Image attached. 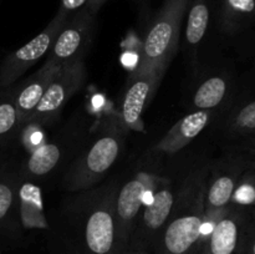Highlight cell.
<instances>
[{"label": "cell", "instance_id": "1", "mask_svg": "<svg viewBox=\"0 0 255 254\" xmlns=\"http://www.w3.org/2000/svg\"><path fill=\"white\" fill-rule=\"evenodd\" d=\"M122 174L67 193L47 216L46 241L55 254H120L115 199Z\"/></svg>", "mask_w": 255, "mask_h": 254}, {"label": "cell", "instance_id": "2", "mask_svg": "<svg viewBox=\"0 0 255 254\" xmlns=\"http://www.w3.org/2000/svg\"><path fill=\"white\" fill-rule=\"evenodd\" d=\"M89 115L77 111L31 152L19 157L22 181L44 184L64 172L91 138Z\"/></svg>", "mask_w": 255, "mask_h": 254}, {"label": "cell", "instance_id": "3", "mask_svg": "<svg viewBox=\"0 0 255 254\" xmlns=\"http://www.w3.org/2000/svg\"><path fill=\"white\" fill-rule=\"evenodd\" d=\"M125 147L126 128L122 122H111L102 127L60 174V189L72 193L96 187L116 166Z\"/></svg>", "mask_w": 255, "mask_h": 254}, {"label": "cell", "instance_id": "4", "mask_svg": "<svg viewBox=\"0 0 255 254\" xmlns=\"http://www.w3.org/2000/svg\"><path fill=\"white\" fill-rule=\"evenodd\" d=\"M208 163L199 162L181 201L154 241L151 254H193L202 237Z\"/></svg>", "mask_w": 255, "mask_h": 254}, {"label": "cell", "instance_id": "5", "mask_svg": "<svg viewBox=\"0 0 255 254\" xmlns=\"http://www.w3.org/2000/svg\"><path fill=\"white\" fill-rule=\"evenodd\" d=\"M201 161L166 176H154L153 186L148 192L149 198L146 196L127 249L151 253L154 241L181 201L193 177L194 169Z\"/></svg>", "mask_w": 255, "mask_h": 254}, {"label": "cell", "instance_id": "6", "mask_svg": "<svg viewBox=\"0 0 255 254\" xmlns=\"http://www.w3.org/2000/svg\"><path fill=\"white\" fill-rule=\"evenodd\" d=\"M213 117V111H188L159 141L141 154L136 167L152 176H166L196 163L202 158L187 162L183 153L202 136Z\"/></svg>", "mask_w": 255, "mask_h": 254}, {"label": "cell", "instance_id": "7", "mask_svg": "<svg viewBox=\"0 0 255 254\" xmlns=\"http://www.w3.org/2000/svg\"><path fill=\"white\" fill-rule=\"evenodd\" d=\"M189 0H164L144 35L137 69H168L178 50Z\"/></svg>", "mask_w": 255, "mask_h": 254}, {"label": "cell", "instance_id": "8", "mask_svg": "<svg viewBox=\"0 0 255 254\" xmlns=\"http://www.w3.org/2000/svg\"><path fill=\"white\" fill-rule=\"evenodd\" d=\"M19 156L12 153L0 169V254L26 247L19 213Z\"/></svg>", "mask_w": 255, "mask_h": 254}, {"label": "cell", "instance_id": "9", "mask_svg": "<svg viewBox=\"0 0 255 254\" xmlns=\"http://www.w3.org/2000/svg\"><path fill=\"white\" fill-rule=\"evenodd\" d=\"M86 76L85 60L60 67L26 125L46 128L56 124L67 102L84 87Z\"/></svg>", "mask_w": 255, "mask_h": 254}, {"label": "cell", "instance_id": "10", "mask_svg": "<svg viewBox=\"0 0 255 254\" xmlns=\"http://www.w3.org/2000/svg\"><path fill=\"white\" fill-rule=\"evenodd\" d=\"M97 14L82 10L67 17L55 39L45 64L61 67L85 60L96 31Z\"/></svg>", "mask_w": 255, "mask_h": 254}, {"label": "cell", "instance_id": "11", "mask_svg": "<svg viewBox=\"0 0 255 254\" xmlns=\"http://www.w3.org/2000/svg\"><path fill=\"white\" fill-rule=\"evenodd\" d=\"M153 182L154 176L137 167L128 173L122 174L115 199V217L121 253L128 247L134 223Z\"/></svg>", "mask_w": 255, "mask_h": 254}, {"label": "cell", "instance_id": "12", "mask_svg": "<svg viewBox=\"0 0 255 254\" xmlns=\"http://www.w3.org/2000/svg\"><path fill=\"white\" fill-rule=\"evenodd\" d=\"M67 20L66 15L57 10L54 19L41 32L32 37L14 52L7 55L0 66V89H6L16 84L17 80L34 66L40 59L49 54L60 29Z\"/></svg>", "mask_w": 255, "mask_h": 254}, {"label": "cell", "instance_id": "13", "mask_svg": "<svg viewBox=\"0 0 255 254\" xmlns=\"http://www.w3.org/2000/svg\"><path fill=\"white\" fill-rule=\"evenodd\" d=\"M166 69H134L128 76L121 104V122L126 129L141 131L142 116L156 95Z\"/></svg>", "mask_w": 255, "mask_h": 254}, {"label": "cell", "instance_id": "14", "mask_svg": "<svg viewBox=\"0 0 255 254\" xmlns=\"http://www.w3.org/2000/svg\"><path fill=\"white\" fill-rule=\"evenodd\" d=\"M192 75L193 79L187 97L189 111L216 112L227 96V79L222 75L207 74L202 67L193 70Z\"/></svg>", "mask_w": 255, "mask_h": 254}, {"label": "cell", "instance_id": "15", "mask_svg": "<svg viewBox=\"0 0 255 254\" xmlns=\"http://www.w3.org/2000/svg\"><path fill=\"white\" fill-rule=\"evenodd\" d=\"M211 2L212 0H189L184 29V49L192 70L196 69L201 61L202 47L211 22Z\"/></svg>", "mask_w": 255, "mask_h": 254}, {"label": "cell", "instance_id": "16", "mask_svg": "<svg viewBox=\"0 0 255 254\" xmlns=\"http://www.w3.org/2000/svg\"><path fill=\"white\" fill-rule=\"evenodd\" d=\"M60 67L44 64L36 72L22 80L19 84H14V99L19 111L22 126L29 122L35 109L41 101L45 91L49 87Z\"/></svg>", "mask_w": 255, "mask_h": 254}, {"label": "cell", "instance_id": "17", "mask_svg": "<svg viewBox=\"0 0 255 254\" xmlns=\"http://www.w3.org/2000/svg\"><path fill=\"white\" fill-rule=\"evenodd\" d=\"M19 213L26 246L30 242V237H32V232H42L46 237L49 232V222L47 216L42 212L39 189L36 184L22 181L21 178L19 184Z\"/></svg>", "mask_w": 255, "mask_h": 254}, {"label": "cell", "instance_id": "18", "mask_svg": "<svg viewBox=\"0 0 255 254\" xmlns=\"http://www.w3.org/2000/svg\"><path fill=\"white\" fill-rule=\"evenodd\" d=\"M241 231L233 216H219L211 233L196 248L193 254H237Z\"/></svg>", "mask_w": 255, "mask_h": 254}, {"label": "cell", "instance_id": "19", "mask_svg": "<svg viewBox=\"0 0 255 254\" xmlns=\"http://www.w3.org/2000/svg\"><path fill=\"white\" fill-rule=\"evenodd\" d=\"M22 122L14 99V85L0 89V152L16 153Z\"/></svg>", "mask_w": 255, "mask_h": 254}, {"label": "cell", "instance_id": "20", "mask_svg": "<svg viewBox=\"0 0 255 254\" xmlns=\"http://www.w3.org/2000/svg\"><path fill=\"white\" fill-rule=\"evenodd\" d=\"M101 9L96 0H61L59 11L66 15L67 17L82 10H90L92 12H99Z\"/></svg>", "mask_w": 255, "mask_h": 254}, {"label": "cell", "instance_id": "21", "mask_svg": "<svg viewBox=\"0 0 255 254\" xmlns=\"http://www.w3.org/2000/svg\"><path fill=\"white\" fill-rule=\"evenodd\" d=\"M234 125L241 129L255 128V101L242 107L234 117Z\"/></svg>", "mask_w": 255, "mask_h": 254}, {"label": "cell", "instance_id": "22", "mask_svg": "<svg viewBox=\"0 0 255 254\" xmlns=\"http://www.w3.org/2000/svg\"><path fill=\"white\" fill-rule=\"evenodd\" d=\"M226 9L229 12H253L255 9V0H226Z\"/></svg>", "mask_w": 255, "mask_h": 254}, {"label": "cell", "instance_id": "23", "mask_svg": "<svg viewBox=\"0 0 255 254\" xmlns=\"http://www.w3.org/2000/svg\"><path fill=\"white\" fill-rule=\"evenodd\" d=\"M232 198L239 204H252L255 201V189L249 184H243L234 191Z\"/></svg>", "mask_w": 255, "mask_h": 254}, {"label": "cell", "instance_id": "24", "mask_svg": "<svg viewBox=\"0 0 255 254\" xmlns=\"http://www.w3.org/2000/svg\"><path fill=\"white\" fill-rule=\"evenodd\" d=\"M11 154L12 153H10V152H0V169H1L2 166L6 163V161L10 158Z\"/></svg>", "mask_w": 255, "mask_h": 254}, {"label": "cell", "instance_id": "25", "mask_svg": "<svg viewBox=\"0 0 255 254\" xmlns=\"http://www.w3.org/2000/svg\"><path fill=\"white\" fill-rule=\"evenodd\" d=\"M120 254H151L147 251H134V249H126Z\"/></svg>", "mask_w": 255, "mask_h": 254}, {"label": "cell", "instance_id": "26", "mask_svg": "<svg viewBox=\"0 0 255 254\" xmlns=\"http://www.w3.org/2000/svg\"><path fill=\"white\" fill-rule=\"evenodd\" d=\"M249 254H255V241L253 242V244H252L251 251H249Z\"/></svg>", "mask_w": 255, "mask_h": 254}, {"label": "cell", "instance_id": "27", "mask_svg": "<svg viewBox=\"0 0 255 254\" xmlns=\"http://www.w3.org/2000/svg\"><path fill=\"white\" fill-rule=\"evenodd\" d=\"M96 1H97V4L100 5V6H102V5H104L105 2H107V1H109V0H96Z\"/></svg>", "mask_w": 255, "mask_h": 254}]
</instances>
